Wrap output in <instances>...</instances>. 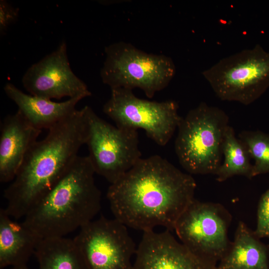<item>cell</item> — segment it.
I'll list each match as a JSON object with an SVG mask.
<instances>
[{
    "instance_id": "5b68a950",
    "label": "cell",
    "mask_w": 269,
    "mask_h": 269,
    "mask_svg": "<svg viewBox=\"0 0 269 269\" xmlns=\"http://www.w3.org/2000/svg\"><path fill=\"white\" fill-rule=\"evenodd\" d=\"M105 52L100 76L111 89L139 88L151 98L165 88L175 74L170 57L148 53L128 42L113 43L105 47Z\"/></svg>"
},
{
    "instance_id": "d6986e66",
    "label": "cell",
    "mask_w": 269,
    "mask_h": 269,
    "mask_svg": "<svg viewBox=\"0 0 269 269\" xmlns=\"http://www.w3.org/2000/svg\"><path fill=\"white\" fill-rule=\"evenodd\" d=\"M238 138L254 161L253 177L269 173V134L260 131H243Z\"/></svg>"
},
{
    "instance_id": "ac0fdd59",
    "label": "cell",
    "mask_w": 269,
    "mask_h": 269,
    "mask_svg": "<svg viewBox=\"0 0 269 269\" xmlns=\"http://www.w3.org/2000/svg\"><path fill=\"white\" fill-rule=\"evenodd\" d=\"M222 153L224 160L215 175L218 181L223 182L236 175L253 178L251 158L245 145L236 136L230 126L225 134Z\"/></svg>"
},
{
    "instance_id": "9c48e42d",
    "label": "cell",
    "mask_w": 269,
    "mask_h": 269,
    "mask_svg": "<svg viewBox=\"0 0 269 269\" xmlns=\"http://www.w3.org/2000/svg\"><path fill=\"white\" fill-rule=\"evenodd\" d=\"M232 216L218 203L194 199L177 221L174 230L180 242L194 254L211 261L221 260L231 242Z\"/></svg>"
},
{
    "instance_id": "8fae6325",
    "label": "cell",
    "mask_w": 269,
    "mask_h": 269,
    "mask_svg": "<svg viewBox=\"0 0 269 269\" xmlns=\"http://www.w3.org/2000/svg\"><path fill=\"white\" fill-rule=\"evenodd\" d=\"M24 88L31 95L51 100L92 93L87 85L73 72L65 42L28 68L22 78Z\"/></svg>"
},
{
    "instance_id": "7c38bea8",
    "label": "cell",
    "mask_w": 269,
    "mask_h": 269,
    "mask_svg": "<svg viewBox=\"0 0 269 269\" xmlns=\"http://www.w3.org/2000/svg\"><path fill=\"white\" fill-rule=\"evenodd\" d=\"M216 263L193 253L165 230L143 232L133 269H215Z\"/></svg>"
},
{
    "instance_id": "4fadbf2b",
    "label": "cell",
    "mask_w": 269,
    "mask_h": 269,
    "mask_svg": "<svg viewBox=\"0 0 269 269\" xmlns=\"http://www.w3.org/2000/svg\"><path fill=\"white\" fill-rule=\"evenodd\" d=\"M41 131L32 126L18 110L3 119L0 134V182L13 180Z\"/></svg>"
},
{
    "instance_id": "ba28073f",
    "label": "cell",
    "mask_w": 269,
    "mask_h": 269,
    "mask_svg": "<svg viewBox=\"0 0 269 269\" xmlns=\"http://www.w3.org/2000/svg\"><path fill=\"white\" fill-rule=\"evenodd\" d=\"M111 90L110 97L103 111L117 127L135 131L142 129L160 146L168 142L181 118L176 102L141 99L135 96L132 90L125 88Z\"/></svg>"
},
{
    "instance_id": "44dd1931",
    "label": "cell",
    "mask_w": 269,
    "mask_h": 269,
    "mask_svg": "<svg viewBox=\"0 0 269 269\" xmlns=\"http://www.w3.org/2000/svg\"><path fill=\"white\" fill-rule=\"evenodd\" d=\"M18 8L5 0H0V33L3 34L8 27L14 23L19 15Z\"/></svg>"
},
{
    "instance_id": "2e32d148",
    "label": "cell",
    "mask_w": 269,
    "mask_h": 269,
    "mask_svg": "<svg viewBox=\"0 0 269 269\" xmlns=\"http://www.w3.org/2000/svg\"><path fill=\"white\" fill-rule=\"evenodd\" d=\"M269 247L242 221L233 241L215 269H269Z\"/></svg>"
},
{
    "instance_id": "ffe728a7",
    "label": "cell",
    "mask_w": 269,
    "mask_h": 269,
    "mask_svg": "<svg viewBox=\"0 0 269 269\" xmlns=\"http://www.w3.org/2000/svg\"><path fill=\"white\" fill-rule=\"evenodd\" d=\"M254 233L260 239L269 238V188L262 194L259 201L257 225Z\"/></svg>"
},
{
    "instance_id": "9a60e30c",
    "label": "cell",
    "mask_w": 269,
    "mask_h": 269,
    "mask_svg": "<svg viewBox=\"0 0 269 269\" xmlns=\"http://www.w3.org/2000/svg\"><path fill=\"white\" fill-rule=\"evenodd\" d=\"M0 210V269L27 265L41 239L35 232Z\"/></svg>"
},
{
    "instance_id": "30bf717a",
    "label": "cell",
    "mask_w": 269,
    "mask_h": 269,
    "mask_svg": "<svg viewBox=\"0 0 269 269\" xmlns=\"http://www.w3.org/2000/svg\"><path fill=\"white\" fill-rule=\"evenodd\" d=\"M73 239L88 269H133L137 247L128 227L115 218L94 219Z\"/></svg>"
},
{
    "instance_id": "7a4b0ae2",
    "label": "cell",
    "mask_w": 269,
    "mask_h": 269,
    "mask_svg": "<svg viewBox=\"0 0 269 269\" xmlns=\"http://www.w3.org/2000/svg\"><path fill=\"white\" fill-rule=\"evenodd\" d=\"M87 124L83 109L76 110L48 130L26 154L13 180L4 191L5 212L24 218L60 179L85 144Z\"/></svg>"
},
{
    "instance_id": "8992f818",
    "label": "cell",
    "mask_w": 269,
    "mask_h": 269,
    "mask_svg": "<svg viewBox=\"0 0 269 269\" xmlns=\"http://www.w3.org/2000/svg\"><path fill=\"white\" fill-rule=\"evenodd\" d=\"M202 75L220 99L249 105L269 88V51L257 44L222 58Z\"/></svg>"
},
{
    "instance_id": "3957f363",
    "label": "cell",
    "mask_w": 269,
    "mask_h": 269,
    "mask_svg": "<svg viewBox=\"0 0 269 269\" xmlns=\"http://www.w3.org/2000/svg\"><path fill=\"white\" fill-rule=\"evenodd\" d=\"M95 173L88 156L78 155L23 223L43 239L65 237L94 220L101 202Z\"/></svg>"
},
{
    "instance_id": "52a82bcc",
    "label": "cell",
    "mask_w": 269,
    "mask_h": 269,
    "mask_svg": "<svg viewBox=\"0 0 269 269\" xmlns=\"http://www.w3.org/2000/svg\"><path fill=\"white\" fill-rule=\"evenodd\" d=\"M87 124L85 144L95 173L115 183L141 158L137 131L119 128L83 108Z\"/></svg>"
},
{
    "instance_id": "5bb4252c",
    "label": "cell",
    "mask_w": 269,
    "mask_h": 269,
    "mask_svg": "<svg viewBox=\"0 0 269 269\" xmlns=\"http://www.w3.org/2000/svg\"><path fill=\"white\" fill-rule=\"evenodd\" d=\"M4 91L18 107V111L34 128L50 129L69 116L83 97L69 98L62 102L27 94L11 83H7Z\"/></svg>"
},
{
    "instance_id": "e0dca14e",
    "label": "cell",
    "mask_w": 269,
    "mask_h": 269,
    "mask_svg": "<svg viewBox=\"0 0 269 269\" xmlns=\"http://www.w3.org/2000/svg\"><path fill=\"white\" fill-rule=\"evenodd\" d=\"M34 255L38 269H88L73 239H43Z\"/></svg>"
},
{
    "instance_id": "7402d4cb",
    "label": "cell",
    "mask_w": 269,
    "mask_h": 269,
    "mask_svg": "<svg viewBox=\"0 0 269 269\" xmlns=\"http://www.w3.org/2000/svg\"><path fill=\"white\" fill-rule=\"evenodd\" d=\"M10 269H30L27 265H23L17 266L12 267Z\"/></svg>"
},
{
    "instance_id": "6da1fadb",
    "label": "cell",
    "mask_w": 269,
    "mask_h": 269,
    "mask_svg": "<svg viewBox=\"0 0 269 269\" xmlns=\"http://www.w3.org/2000/svg\"><path fill=\"white\" fill-rule=\"evenodd\" d=\"M196 183L158 155L141 158L109 186L107 197L114 218L143 232L157 227L174 230L195 199Z\"/></svg>"
},
{
    "instance_id": "277c9868",
    "label": "cell",
    "mask_w": 269,
    "mask_h": 269,
    "mask_svg": "<svg viewBox=\"0 0 269 269\" xmlns=\"http://www.w3.org/2000/svg\"><path fill=\"white\" fill-rule=\"evenodd\" d=\"M229 122L223 110L204 102L181 117L174 148L179 163L189 174L216 175L222 162Z\"/></svg>"
}]
</instances>
